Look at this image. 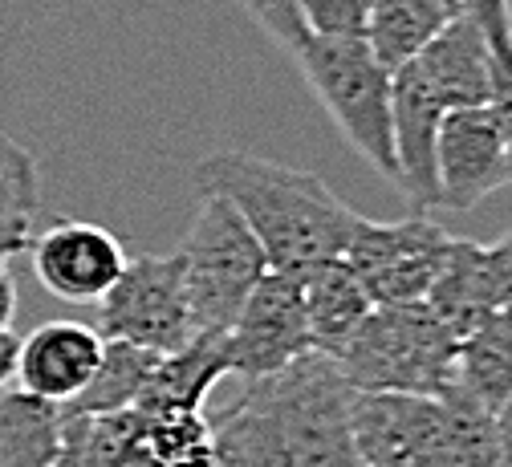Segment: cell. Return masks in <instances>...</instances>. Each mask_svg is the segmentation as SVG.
<instances>
[{
  "mask_svg": "<svg viewBox=\"0 0 512 467\" xmlns=\"http://www.w3.org/2000/svg\"><path fill=\"white\" fill-rule=\"evenodd\" d=\"M228 374L244 382H261L297 358L313 350L309 325H305V305H301V281L297 273H277L269 269L248 301L240 305L236 321L220 333Z\"/></svg>",
  "mask_w": 512,
  "mask_h": 467,
  "instance_id": "obj_8",
  "label": "cell"
},
{
  "mask_svg": "<svg viewBox=\"0 0 512 467\" xmlns=\"http://www.w3.org/2000/svg\"><path fill=\"white\" fill-rule=\"evenodd\" d=\"M435 179L439 208L447 212H472L480 199L508 187V151L488 102L456 106L439 118Z\"/></svg>",
  "mask_w": 512,
  "mask_h": 467,
  "instance_id": "obj_9",
  "label": "cell"
},
{
  "mask_svg": "<svg viewBox=\"0 0 512 467\" xmlns=\"http://www.w3.org/2000/svg\"><path fill=\"white\" fill-rule=\"evenodd\" d=\"M488 252H492V260H496V273H500L504 293H508V305H512V228H508L496 244H488Z\"/></svg>",
  "mask_w": 512,
  "mask_h": 467,
  "instance_id": "obj_31",
  "label": "cell"
},
{
  "mask_svg": "<svg viewBox=\"0 0 512 467\" xmlns=\"http://www.w3.org/2000/svg\"><path fill=\"white\" fill-rule=\"evenodd\" d=\"M143 455L155 459L159 467H212L220 451H216V439H212V423L200 411V415H159V419H147Z\"/></svg>",
  "mask_w": 512,
  "mask_h": 467,
  "instance_id": "obj_24",
  "label": "cell"
},
{
  "mask_svg": "<svg viewBox=\"0 0 512 467\" xmlns=\"http://www.w3.org/2000/svg\"><path fill=\"white\" fill-rule=\"evenodd\" d=\"M488 106L500 122V135H504V151H508V183H512V74L508 70H496L492 65V94H488Z\"/></svg>",
  "mask_w": 512,
  "mask_h": 467,
  "instance_id": "obj_28",
  "label": "cell"
},
{
  "mask_svg": "<svg viewBox=\"0 0 512 467\" xmlns=\"http://www.w3.org/2000/svg\"><path fill=\"white\" fill-rule=\"evenodd\" d=\"M33 273L57 301L70 305H98L102 293L126 269V248L114 232L90 220H61L41 232L33 244Z\"/></svg>",
  "mask_w": 512,
  "mask_h": 467,
  "instance_id": "obj_11",
  "label": "cell"
},
{
  "mask_svg": "<svg viewBox=\"0 0 512 467\" xmlns=\"http://www.w3.org/2000/svg\"><path fill=\"white\" fill-rule=\"evenodd\" d=\"M41 212V167L33 151L0 135V256H17L33 244V220Z\"/></svg>",
  "mask_w": 512,
  "mask_h": 467,
  "instance_id": "obj_22",
  "label": "cell"
},
{
  "mask_svg": "<svg viewBox=\"0 0 512 467\" xmlns=\"http://www.w3.org/2000/svg\"><path fill=\"white\" fill-rule=\"evenodd\" d=\"M443 5L452 13L472 17L492 49V65L512 74V9H508V0H443Z\"/></svg>",
  "mask_w": 512,
  "mask_h": 467,
  "instance_id": "obj_25",
  "label": "cell"
},
{
  "mask_svg": "<svg viewBox=\"0 0 512 467\" xmlns=\"http://www.w3.org/2000/svg\"><path fill=\"white\" fill-rule=\"evenodd\" d=\"M236 5L261 25L281 49H289L293 57L301 53V45L309 41V29H305V17H301V5L297 0H236Z\"/></svg>",
  "mask_w": 512,
  "mask_h": 467,
  "instance_id": "obj_27",
  "label": "cell"
},
{
  "mask_svg": "<svg viewBox=\"0 0 512 467\" xmlns=\"http://www.w3.org/2000/svg\"><path fill=\"white\" fill-rule=\"evenodd\" d=\"M496 435H500V443H504V451H508V459H512V390H508V398L496 407Z\"/></svg>",
  "mask_w": 512,
  "mask_h": 467,
  "instance_id": "obj_32",
  "label": "cell"
},
{
  "mask_svg": "<svg viewBox=\"0 0 512 467\" xmlns=\"http://www.w3.org/2000/svg\"><path fill=\"white\" fill-rule=\"evenodd\" d=\"M439 407H443L439 467H512L488 407H480L460 386H447L439 394Z\"/></svg>",
  "mask_w": 512,
  "mask_h": 467,
  "instance_id": "obj_21",
  "label": "cell"
},
{
  "mask_svg": "<svg viewBox=\"0 0 512 467\" xmlns=\"http://www.w3.org/2000/svg\"><path fill=\"white\" fill-rule=\"evenodd\" d=\"M147 419L139 411L86 415L61 407V455L57 467H131L143 455Z\"/></svg>",
  "mask_w": 512,
  "mask_h": 467,
  "instance_id": "obj_17",
  "label": "cell"
},
{
  "mask_svg": "<svg viewBox=\"0 0 512 467\" xmlns=\"http://www.w3.org/2000/svg\"><path fill=\"white\" fill-rule=\"evenodd\" d=\"M456 346L460 338L435 317L427 301L374 305L334 362L362 394L439 398L456 378Z\"/></svg>",
  "mask_w": 512,
  "mask_h": 467,
  "instance_id": "obj_3",
  "label": "cell"
},
{
  "mask_svg": "<svg viewBox=\"0 0 512 467\" xmlns=\"http://www.w3.org/2000/svg\"><path fill=\"white\" fill-rule=\"evenodd\" d=\"M297 65L334 118L338 135L395 183V143H391V70L382 65L366 37H309Z\"/></svg>",
  "mask_w": 512,
  "mask_h": 467,
  "instance_id": "obj_4",
  "label": "cell"
},
{
  "mask_svg": "<svg viewBox=\"0 0 512 467\" xmlns=\"http://www.w3.org/2000/svg\"><path fill=\"white\" fill-rule=\"evenodd\" d=\"M427 305L435 309V317L452 329L456 338H464V333L476 321H484L488 313L512 309L488 244L452 240V252H447L443 273L427 293Z\"/></svg>",
  "mask_w": 512,
  "mask_h": 467,
  "instance_id": "obj_15",
  "label": "cell"
},
{
  "mask_svg": "<svg viewBox=\"0 0 512 467\" xmlns=\"http://www.w3.org/2000/svg\"><path fill=\"white\" fill-rule=\"evenodd\" d=\"M301 281V305H305V325H309V342L317 354H338L354 329L366 321V313L374 309V301L366 297V289L358 285L354 269L334 256L322 264H309L305 273H297Z\"/></svg>",
  "mask_w": 512,
  "mask_h": 467,
  "instance_id": "obj_16",
  "label": "cell"
},
{
  "mask_svg": "<svg viewBox=\"0 0 512 467\" xmlns=\"http://www.w3.org/2000/svg\"><path fill=\"white\" fill-rule=\"evenodd\" d=\"M175 256L183 269V297L200 333H224L256 281L269 273L261 240L220 195H204Z\"/></svg>",
  "mask_w": 512,
  "mask_h": 467,
  "instance_id": "obj_5",
  "label": "cell"
},
{
  "mask_svg": "<svg viewBox=\"0 0 512 467\" xmlns=\"http://www.w3.org/2000/svg\"><path fill=\"white\" fill-rule=\"evenodd\" d=\"M196 187L228 199L277 273H305L309 264L342 256L358 220L313 171H293L244 151L204 155L196 163Z\"/></svg>",
  "mask_w": 512,
  "mask_h": 467,
  "instance_id": "obj_2",
  "label": "cell"
},
{
  "mask_svg": "<svg viewBox=\"0 0 512 467\" xmlns=\"http://www.w3.org/2000/svg\"><path fill=\"white\" fill-rule=\"evenodd\" d=\"M159 354L131 346V342H114L106 338L102 346V362L94 370V378L86 382V390L70 403V411H86V415H106V411H135L139 394L155 370Z\"/></svg>",
  "mask_w": 512,
  "mask_h": 467,
  "instance_id": "obj_23",
  "label": "cell"
},
{
  "mask_svg": "<svg viewBox=\"0 0 512 467\" xmlns=\"http://www.w3.org/2000/svg\"><path fill=\"white\" fill-rule=\"evenodd\" d=\"M98 333L114 342H131L155 354L183 350L196 338L179 256H139L126 260L118 281L98 301Z\"/></svg>",
  "mask_w": 512,
  "mask_h": 467,
  "instance_id": "obj_7",
  "label": "cell"
},
{
  "mask_svg": "<svg viewBox=\"0 0 512 467\" xmlns=\"http://www.w3.org/2000/svg\"><path fill=\"white\" fill-rule=\"evenodd\" d=\"M354 386L330 354L248 382V394L212 423L220 455L244 467H366L354 447Z\"/></svg>",
  "mask_w": 512,
  "mask_h": 467,
  "instance_id": "obj_1",
  "label": "cell"
},
{
  "mask_svg": "<svg viewBox=\"0 0 512 467\" xmlns=\"http://www.w3.org/2000/svg\"><path fill=\"white\" fill-rule=\"evenodd\" d=\"M17 362H21V338L13 329H0V390L17 382Z\"/></svg>",
  "mask_w": 512,
  "mask_h": 467,
  "instance_id": "obj_29",
  "label": "cell"
},
{
  "mask_svg": "<svg viewBox=\"0 0 512 467\" xmlns=\"http://www.w3.org/2000/svg\"><path fill=\"white\" fill-rule=\"evenodd\" d=\"M354 447L366 467H439L443 407L423 394H354Z\"/></svg>",
  "mask_w": 512,
  "mask_h": 467,
  "instance_id": "obj_10",
  "label": "cell"
},
{
  "mask_svg": "<svg viewBox=\"0 0 512 467\" xmlns=\"http://www.w3.org/2000/svg\"><path fill=\"white\" fill-rule=\"evenodd\" d=\"M13 317H17V285L9 273V260L0 256V329H9Z\"/></svg>",
  "mask_w": 512,
  "mask_h": 467,
  "instance_id": "obj_30",
  "label": "cell"
},
{
  "mask_svg": "<svg viewBox=\"0 0 512 467\" xmlns=\"http://www.w3.org/2000/svg\"><path fill=\"white\" fill-rule=\"evenodd\" d=\"M309 37H362L370 0H297Z\"/></svg>",
  "mask_w": 512,
  "mask_h": 467,
  "instance_id": "obj_26",
  "label": "cell"
},
{
  "mask_svg": "<svg viewBox=\"0 0 512 467\" xmlns=\"http://www.w3.org/2000/svg\"><path fill=\"white\" fill-rule=\"evenodd\" d=\"M228 378V362H224V346L220 333H196L183 350L159 354L135 411L147 419L159 415H200L212 386Z\"/></svg>",
  "mask_w": 512,
  "mask_h": 467,
  "instance_id": "obj_14",
  "label": "cell"
},
{
  "mask_svg": "<svg viewBox=\"0 0 512 467\" xmlns=\"http://www.w3.org/2000/svg\"><path fill=\"white\" fill-rule=\"evenodd\" d=\"M61 407L29 390H0V467H57Z\"/></svg>",
  "mask_w": 512,
  "mask_h": 467,
  "instance_id": "obj_19",
  "label": "cell"
},
{
  "mask_svg": "<svg viewBox=\"0 0 512 467\" xmlns=\"http://www.w3.org/2000/svg\"><path fill=\"white\" fill-rule=\"evenodd\" d=\"M452 240L456 236H447L427 212L391 224L358 216L342 260L374 305H415L427 301L431 285L439 281Z\"/></svg>",
  "mask_w": 512,
  "mask_h": 467,
  "instance_id": "obj_6",
  "label": "cell"
},
{
  "mask_svg": "<svg viewBox=\"0 0 512 467\" xmlns=\"http://www.w3.org/2000/svg\"><path fill=\"white\" fill-rule=\"evenodd\" d=\"M452 386H460L496 415L512 390V309L488 313L460 338Z\"/></svg>",
  "mask_w": 512,
  "mask_h": 467,
  "instance_id": "obj_18",
  "label": "cell"
},
{
  "mask_svg": "<svg viewBox=\"0 0 512 467\" xmlns=\"http://www.w3.org/2000/svg\"><path fill=\"white\" fill-rule=\"evenodd\" d=\"M456 13L443 0H370V17H366V45L370 53L399 70L403 61H411L447 21Z\"/></svg>",
  "mask_w": 512,
  "mask_h": 467,
  "instance_id": "obj_20",
  "label": "cell"
},
{
  "mask_svg": "<svg viewBox=\"0 0 512 467\" xmlns=\"http://www.w3.org/2000/svg\"><path fill=\"white\" fill-rule=\"evenodd\" d=\"M106 338L82 321H45L21 342L17 382L45 403L70 407L102 362Z\"/></svg>",
  "mask_w": 512,
  "mask_h": 467,
  "instance_id": "obj_12",
  "label": "cell"
},
{
  "mask_svg": "<svg viewBox=\"0 0 512 467\" xmlns=\"http://www.w3.org/2000/svg\"><path fill=\"white\" fill-rule=\"evenodd\" d=\"M411 61L427 78V86L443 98L447 110L480 106L492 94V49H488L480 25L464 13L447 21Z\"/></svg>",
  "mask_w": 512,
  "mask_h": 467,
  "instance_id": "obj_13",
  "label": "cell"
},
{
  "mask_svg": "<svg viewBox=\"0 0 512 467\" xmlns=\"http://www.w3.org/2000/svg\"><path fill=\"white\" fill-rule=\"evenodd\" d=\"M212 467H244V463H236L232 455H216V463H212Z\"/></svg>",
  "mask_w": 512,
  "mask_h": 467,
  "instance_id": "obj_33",
  "label": "cell"
}]
</instances>
